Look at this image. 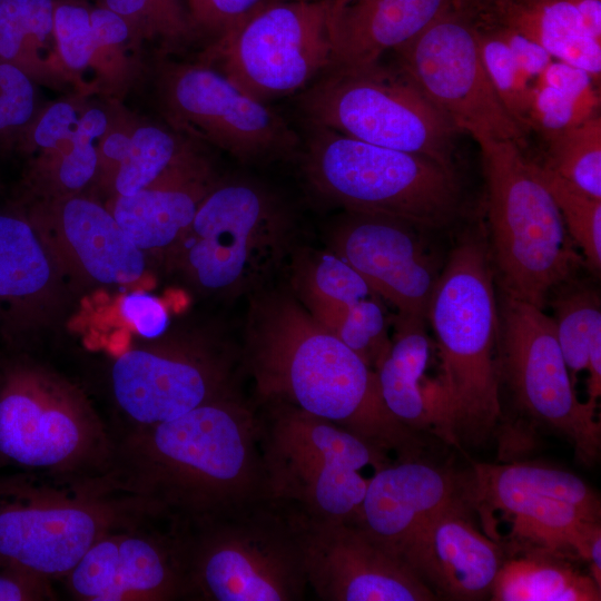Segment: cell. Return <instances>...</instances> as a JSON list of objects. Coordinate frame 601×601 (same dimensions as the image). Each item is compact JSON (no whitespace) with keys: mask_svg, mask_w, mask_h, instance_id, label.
Here are the masks:
<instances>
[{"mask_svg":"<svg viewBox=\"0 0 601 601\" xmlns=\"http://www.w3.org/2000/svg\"><path fill=\"white\" fill-rule=\"evenodd\" d=\"M256 435L252 413L226 395L135 427L115 444L107 475L147 513H179L204 523L267 494Z\"/></svg>","mask_w":601,"mask_h":601,"instance_id":"1","label":"cell"},{"mask_svg":"<svg viewBox=\"0 0 601 601\" xmlns=\"http://www.w3.org/2000/svg\"><path fill=\"white\" fill-rule=\"evenodd\" d=\"M246 338L264 397L328 420L383 451L417 457L420 433L387 410L376 372L295 298L280 292L254 298Z\"/></svg>","mask_w":601,"mask_h":601,"instance_id":"2","label":"cell"},{"mask_svg":"<svg viewBox=\"0 0 601 601\" xmlns=\"http://www.w3.org/2000/svg\"><path fill=\"white\" fill-rule=\"evenodd\" d=\"M495 283L484 230L469 231L451 250L427 308L449 422L460 445L486 442L503 418Z\"/></svg>","mask_w":601,"mask_h":601,"instance_id":"3","label":"cell"},{"mask_svg":"<svg viewBox=\"0 0 601 601\" xmlns=\"http://www.w3.org/2000/svg\"><path fill=\"white\" fill-rule=\"evenodd\" d=\"M142 514L106 473L0 475V568L65 578L99 538Z\"/></svg>","mask_w":601,"mask_h":601,"instance_id":"4","label":"cell"},{"mask_svg":"<svg viewBox=\"0 0 601 601\" xmlns=\"http://www.w3.org/2000/svg\"><path fill=\"white\" fill-rule=\"evenodd\" d=\"M480 145L486 180L487 246L503 294L544 307L558 286L572 279L581 258L562 216L511 140Z\"/></svg>","mask_w":601,"mask_h":601,"instance_id":"5","label":"cell"},{"mask_svg":"<svg viewBox=\"0 0 601 601\" xmlns=\"http://www.w3.org/2000/svg\"><path fill=\"white\" fill-rule=\"evenodd\" d=\"M306 170L318 191L351 213L440 229L451 225L461 210L453 167L323 127L309 144Z\"/></svg>","mask_w":601,"mask_h":601,"instance_id":"6","label":"cell"},{"mask_svg":"<svg viewBox=\"0 0 601 601\" xmlns=\"http://www.w3.org/2000/svg\"><path fill=\"white\" fill-rule=\"evenodd\" d=\"M114 449L78 391L26 362L0 367V469L100 475L108 472Z\"/></svg>","mask_w":601,"mask_h":601,"instance_id":"7","label":"cell"},{"mask_svg":"<svg viewBox=\"0 0 601 601\" xmlns=\"http://www.w3.org/2000/svg\"><path fill=\"white\" fill-rule=\"evenodd\" d=\"M274 413L262 456L267 494L298 505L308 521L355 522L383 450L346 428L282 404Z\"/></svg>","mask_w":601,"mask_h":601,"instance_id":"8","label":"cell"},{"mask_svg":"<svg viewBox=\"0 0 601 601\" xmlns=\"http://www.w3.org/2000/svg\"><path fill=\"white\" fill-rule=\"evenodd\" d=\"M283 205L246 180L213 185L176 244L179 263L200 288L231 296L256 288L284 254Z\"/></svg>","mask_w":601,"mask_h":601,"instance_id":"9","label":"cell"},{"mask_svg":"<svg viewBox=\"0 0 601 601\" xmlns=\"http://www.w3.org/2000/svg\"><path fill=\"white\" fill-rule=\"evenodd\" d=\"M302 105L318 127L452 167L456 130L404 73L378 63L336 67Z\"/></svg>","mask_w":601,"mask_h":601,"instance_id":"10","label":"cell"},{"mask_svg":"<svg viewBox=\"0 0 601 601\" xmlns=\"http://www.w3.org/2000/svg\"><path fill=\"white\" fill-rule=\"evenodd\" d=\"M230 515L204 522L206 531L183 551L187 593L210 601L302 599L307 583L303 519L285 524L237 516V510Z\"/></svg>","mask_w":601,"mask_h":601,"instance_id":"11","label":"cell"},{"mask_svg":"<svg viewBox=\"0 0 601 601\" xmlns=\"http://www.w3.org/2000/svg\"><path fill=\"white\" fill-rule=\"evenodd\" d=\"M332 0L262 4L206 50L204 65L266 101L334 67Z\"/></svg>","mask_w":601,"mask_h":601,"instance_id":"12","label":"cell"},{"mask_svg":"<svg viewBox=\"0 0 601 601\" xmlns=\"http://www.w3.org/2000/svg\"><path fill=\"white\" fill-rule=\"evenodd\" d=\"M472 506L499 512L510 538L522 550L538 549L584 560L591 535L600 529V500L570 472L526 463L473 464L466 483Z\"/></svg>","mask_w":601,"mask_h":601,"instance_id":"13","label":"cell"},{"mask_svg":"<svg viewBox=\"0 0 601 601\" xmlns=\"http://www.w3.org/2000/svg\"><path fill=\"white\" fill-rule=\"evenodd\" d=\"M403 73L455 130L477 142L523 144V130L500 101L485 70L477 29L453 8L396 49Z\"/></svg>","mask_w":601,"mask_h":601,"instance_id":"14","label":"cell"},{"mask_svg":"<svg viewBox=\"0 0 601 601\" xmlns=\"http://www.w3.org/2000/svg\"><path fill=\"white\" fill-rule=\"evenodd\" d=\"M499 319L501 376L528 413L562 433L578 460L592 464L601 447L597 404L579 401L552 317L503 294Z\"/></svg>","mask_w":601,"mask_h":601,"instance_id":"15","label":"cell"},{"mask_svg":"<svg viewBox=\"0 0 601 601\" xmlns=\"http://www.w3.org/2000/svg\"><path fill=\"white\" fill-rule=\"evenodd\" d=\"M162 95L177 130L242 160L279 156L296 144L292 129L265 101L207 65L171 66L164 73Z\"/></svg>","mask_w":601,"mask_h":601,"instance_id":"16","label":"cell"},{"mask_svg":"<svg viewBox=\"0 0 601 601\" xmlns=\"http://www.w3.org/2000/svg\"><path fill=\"white\" fill-rule=\"evenodd\" d=\"M303 551L307 583L323 600L437 599L400 556L355 522L303 519Z\"/></svg>","mask_w":601,"mask_h":601,"instance_id":"17","label":"cell"},{"mask_svg":"<svg viewBox=\"0 0 601 601\" xmlns=\"http://www.w3.org/2000/svg\"><path fill=\"white\" fill-rule=\"evenodd\" d=\"M227 377L220 357L185 346L130 349L111 368L116 403L136 427L176 418L226 396Z\"/></svg>","mask_w":601,"mask_h":601,"instance_id":"18","label":"cell"},{"mask_svg":"<svg viewBox=\"0 0 601 601\" xmlns=\"http://www.w3.org/2000/svg\"><path fill=\"white\" fill-rule=\"evenodd\" d=\"M417 227L351 213L332 231V252L351 265L400 315L426 319L440 272Z\"/></svg>","mask_w":601,"mask_h":601,"instance_id":"19","label":"cell"},{"mask_svg":"<svg viewBox=\"0 0 601 601\" xmlns=\"http://www.w3.org/2000/svg\"><path fill=\"white\" fill-rule=\"evenodd\" d=\"M65 578L81 601H166L187 594L183 550L127 526L99 538Z\"/></svg>","mask_w":601,"mask_h":601,"instance_id":"20","label":"cell"},{"mask_svg":"<svg viewBox=\"0 0 601 601\" xmlns=\"http://www.w3.org/2000/svg\"><path fill=\"white\" fill-rule=\"evenodd\" d=\"M471 506L466 496L444 508L396 553L436 597L484 599L504 560L500 545L472 523Z\"/></svg>","mask_w":601,"mask_h":601,"instance_id":"21","label":"cell"},{"mask_svg":"<svg viewBox=\"0 0 601 601\" xmlns=\"http://www.w3.org/2000/svg\"><path fill=\"white\" fill-rule=\"evenodd\" d=\"M466 496V483L455 475L408 457L384 465L370 477L355 523L396 554L423 523Z\"/></svg>","mask_w":601,"mask_h":601,"instance_id":"22","label":"cell"},{"mask_svg":"<svg viewBox=\"0 0 601 601\" xmlns=\"http://www.w3.org/2000/svg\"><path fill=\"white\" fill-rule=\"evenodd\" d=\"M426 319L400 315L394 318V334L374 371L387 410L417 433H430L460 447L453 435L446 397L440 378L426 371L431 339Z\"/></svg>","mask_w":601,"mask_h":601,"instance_id":"23","label":"cell"},{"mask_svg":"<svg viewBox=\"0 0 601 601\" xmlns=\"http://www.w3.org/2000/svg\"><path fill=\"white\" fill-rule=\"evenodd\" d=\"M453 8L454 0H332L334 67L377 63Z\"/></svg>","mask_w":601,"mask_h":601,"instance_id":"24","label":"cell"},{"mask_svg":"<svg viewBox=\"0 0 601 601\" xmlns=\"http://www.w3.org/2000/svg\"><path fill=\"white\" fill-rule=\"evenodd\" d=\"M214 184L195 156L156 184L132 195H116L110 211L142 252L175 247Z\"/></svg>","mask_w":601,"mask_h":601,"instance_id":"25","label":"cell"},{"mask_svg":"<svg viewBox=\"0 0 601 601\" xmlns=\"http://www.w3.org/2000/svg\"><path fill=\"white\" fill-rule=\"evenodd\" d=\"M59 224L71 253L95 280L125 285L142 276L144 252L127 236L110 209L93 199L70 195L61 203Z\"/></svg>","mask_w":601,"mask_h":601,"instance_id":"26","label":"cell"},{"mask_svg":"<svg viewBox=\"0 0 601 601\" xmlns=\"http://www.w3.org/2000/svg\"><path fill=\"white\" fill-rule=\"evenodd\" d=\"M109 121L102 108L69 100L49 105L33 121L31 140L65 193L75 195L97 175V144Z\"/></svg>","mask_w":601,"mask_h":601,"instance_id":"27","label":"cell"},{"mask_svg":"<svg viewBox=\"0 0 601 601\" xmlns=\"http://www.w3.org/2000/svg\"><path fill=\"white\" fill-rule=\"evenodd\" d=\"M483 13L486 22L525 36L552 58L600 79L601 41L584 31L573 0H497Z\"/></svg>","mask_w":601,"mask_h":601,"instance_id":"28","label":"cell"},{"mask_svg":"<svg viewBox=\"0 0 601 601\" xmlns=\"http://www.w3.org/2000/svg\"><path fill=\"white\" fill-rule=\"evenodd\" d=\"M503 560L491 589L493 601H599L601 587L565 555L538 549Z\"/></svg>","mask_w":601,"mask_h":601,"instance_id":"29","label":"cell"},{"mask_svg":"<svg viewBox=\"0 0 601 601\" xmlns=\"http://www.w3.org/2000/svg\"><path fill=\"white\" fill-rule=\"evenodd\" d=\"M53 8L55 0H0V59L49 85L70 79L58 53Z\"/></svg>","mask_w":601,"mask_h":601,"instance_id":"30","label":"cell"},{"mask_svg":"<svg viewBox=\"0 0 601 601\" xmlns=\"http://www.w3.org/2000/svg\"><path fill=\"white\" fill-rule=\"evenodd\" d=\"M552 299V317L559 346L570 372L588 371L589 400L597 403L601 394V307L598 293L572 279L558 286Z\"/></svg>","mask_w":601,"mask_h":601,"instance_id":"31","label":"cell"},{"mask_svg":"<svg viewBox=\"0 0 601 601\" xmlns=\"http://www.w3.org/2000/svg\"><path fill=\"white\" fill-rule=\"evenodd\" d=\"M50 277L48 255L31 224L0 213V313H20Z\"/></svg>","mask_w":601,"mask_h":601,"instance_id":"32","label":"cell"},{"mask_svg":"<svg viewBox=\"0 0 601 601\" xmlns=\"http://www.w3.org/2000/svg\"><path fill=\"white\" fill-rule=\"evenodd\" d=\"M195 156L181 135L159 125L137 122L128 152L111 185L116 195H132L156 184Z\"/></svg>","mask_w":601,"mask_h":601,"instance_id":"33","label":"cell"},{"mask_svg":"<svg viewBox=\"0 0 601 601\" xmlns=\"http://www.w3.org/2000/svg\"><path fill=\"white\" fill-rule=\"evenodd\" d=\"M543 165L601 199V119L593 116L564 130L546 135Z\"/></svg>","mask_w":601,"mask_h":601,"instance_id":"34","label":"cell"},{"mask_svg":"<svg viewBox=\"0 0 601 601\" xmlns=\"http://www.w3.org/2000/svg\"><path fill=\"white\" fill-rule=\"evenodd\" d=\"M529 164L553 198L566 230L583 253L585 264L599 274L601 269V199L587 194L543 164L531 160Z\"/></svg>","mask_w":601,"mask_h":601,"instance_id":"35","label":"cell"},{"mask_svg":"<svg viewBox=\"0 0 601 601\" xmlns=\"http://www.w3.org/2000/svg\"><path fill=\"white\" fill-rule=\"evenodd\" d=\"M297 282L304 305L344 307L377 296L366 280L332 250L315 256L299 268Z\"/></svg>","mask_w":601,"mask_h":601,"instance_id":"36","label":"cell"},{"mask_svg":"<svg viewBox=\"0 0 601 601\" xmlns=\"http://www.w3.org/2000/svg\"><path fill=\"white\" fill-rule=\"evenodd\" d=\"M317 321L357 353L373 370L388 347L390 321L378 296L328 312Z\"/></svg>","mask_w":601,"mask_h":601,"instance_id":"37","label":"cell"},{"mask_svg":"<svg viewBox=\"0 0 601 601\" xmlns=\"http://www.w3.org/2000/svg\"><path fill=\"white\" fill-rule=\"evenodd\" d=\"M128 24L134 46L145 40L177 45L196 31L180 0H100Z\"/></svg>","mask_w":601,"mask_h":601,"instance_id":"38","label":"cell"},{"mask_svg":"<svg viewBox=\"0 0 601 601\" xmlns=\"http://www.w3.org/2000/svg\"><path fill=\"white\" fill-rule=\"evenodd\" d=\"M483 63L490 81L512 119L524 130L530 127V79L518 66L506 45L491 27L476 26Z\"/></svg>","mask_w":601,"mask_h":601,"instance_id":"39","label":"cell"},{"mask_svg":"<svg viewBox=\"0 0 601 601\" xmlns=\"http://www.w3.org/2000/svg\"><path fill=\"white\" fill-rule=\"evenodd\" d=\"M90 9L82 0H55L53 26L57 48L69 77H76L89 66H96L99 58Z\"/></svg>","mask_w":601,"mask_h":601,"instance_id":"40","label":"cell"},{"mask_svg":"<svg viewBox=\"0 0 601 601\" xmlns=\"http://www.w3.org/2000/svg\"><path fill=\"white\" fill-rule=\"evenodd\" d=\"M598 107L535 81L530 95V127L546 136L595 116Z\"/></svg>","mask_w":601,"mask_h":601,"instance_id":"41","label":"cell"},{"mask_svg":"<svg viewBox=\"0 0 601 601\" xmlns=\"http://www.w3.org/2000/svg\"><path fill=\"white\" fill-rule=\"evenodd\" d=\"M36 88L20 67L0 59V131L36 120Z\"/></svg>","mask_w":601,"mask_h":601,"instance_id":"42","label":"cell"},{"mask_svg":"<svg viewBox=\"0 0 601 601\" xmlns=\"http://www.w3.org/2000/svg\"><path fill=\"white\" fill-rule=\"evenodd\" d=\"M263 4V0H188L196 30L217 36L234 27Z\"/></svg>","mask_w":601,"mask_h":601,"instance_id":"43","label":"cell"},{"mask_svg":"<svg viewBox=\"0 0 601 601\" xmlns=\"http://www.w3.org/2000/svg\"><path fill=\"white\" fill-rule=\"evenodd\" d=\"M119 311L121 317L144 338L160 337L169 324L164 303L147 292L126 294L120 300Z\"/></svg>","mask_w":601,"mask_h":601,"instance_id":"44","label":"cell"},{"mask_svg":"<svg viewBox=\"0 0 601 601\" xmlns=\"http://www.w3.org/2000/svg\"><path fill=\"white\" fill-rule=\"evenodd\" d=\"M136 124L137 121L126 118L119 111H116V115L110 112L108 128L97 144V174L102 173L108 181L112 183L118 167L128 152Z\"/></svg>","mask_w":601,"mask_h":601,"instance_id":"45","label":"cell"},{"mask_svg":"<svg viewBox=\"0 0 601 601\" xmlns=\"http://www.w3.org/2000/svg\"><path fill=\"white\" fill-rule=\"evenodd\" d=\"M536 82L555 88L579 100L599 106L593 78L585 70L563 61H551L538 76Z\"/></svg>","mask_w":601,"mask_h":601,"instance_id":"46","label":"cell"},{"mask_svg":"<svg viewBox=\"0 0 601 601\" xmlns=\"http://www.w3.org/2000/svg\"><path fill=\"white\" fill-rule=\"evenodd\" d=\"M51 580L14 568H0V601L55 600Z\"/></svg>","mask_w":601,"mask_h":601,"instance_id":"47","label":"cell"},{"mask_svg":"<svg viewBox=\"0 0 601 601\" xmlns=\"http://www.w3.org/2000/svg\"><path fill=\"white\" fill-rule=\"evenodd\" d=\"M491 28L506 45L518 66L530 80L533 78L536 79L553 60L551 55L543 47L525 36L496 24H492Z\"/></svg>","mask_w":601,"mask_h":601,"instance_id":"48","label":"cell"},{"mask_svg":"<svg viewBox=\"0 0 601 601\" xmlns=\"http://www.w3.org/2000/svg\"><path fill=\"white\" fill-rule=\"evenodd\" d=\"M584 561L589 563V574L601 587V529L590 538Z\"/></svg>","mask_w":601,"mask_h":601,"instance_id":"49","label":"cell"},{"mask_svg":"<svg viewBox=\"0 0 601 601\" xmlns=\"http://www.w3.org/2000/svg\"><path fill=\"white\" fill-rule=\"evenodd\" d=\"M497 0H454L455 7L465 12L471 11L472 8L484 11L491 7Z\"/></svg>","mask_w":601,"mask_h":601,"instance_id":"50","label":"cell"}]
</instances>
